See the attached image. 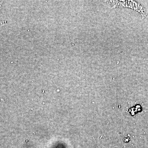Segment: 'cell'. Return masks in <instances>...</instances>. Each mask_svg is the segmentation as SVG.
Listing matches in <instances>:
<instances>
[{
    "label": "cell",
    "instance_id": "1",
    "mask_svg": "<svg viewBox=\"0 0 148 148\" xmlns=\"http://www.w3.org/2000/svg\"><path fill=\"white\" fill-rule=\"evenodd\" d=\"M3 1H0V7L2 6L3 3ZM7 21H0V29L5 25L6 24Z\"/></svg>",
    "mask_w": 148,
    "mask_h": 148
}]
</instances>
